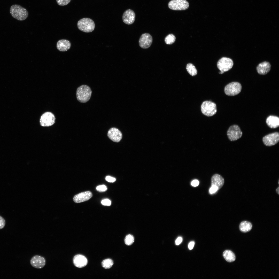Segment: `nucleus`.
<instances>
[{
	"label": "nucleus",
	"instance_id": "obj_1",
	"mask_svg": "<svg viewBox=\"0 0 279 279\" xmlns=\"http://www.w3.org/2000/svg\"><path fill=\"white\" fill-rule=\"evenodd\" d=\"M92 93L91 90L89 86L86 85H81L76 90L77 99L80 102L86 103L90 99Z\"/></svg>",
	"mask_w": 279,
	"mask_h": 279
},
{
	"label": "nucleus",
	"instance_id": "obj_9",
	"mask_svg": "<svg viewBox=\"0 0 279 279\" xmlns=\"http://www.w3.org/2000/svg\"><path fill=\"white\" fill-rule=\"evenodd\" d=\"M169 8L175 10H181L188 8L189 4L186 0H172L168 4Z\"/></svg>",
	"mask_w": 279,
	"mask_h": 279
},
{
	"label": "nucleus",
	"instance_id": "obj_32",
	"mask_svg": "<svg viewBox=\"0 0 279 279\" xmlns=\"http://www.w3.org/2000/svg\"><path fill=\"white\" fill-rule=\"evenodd\" d=\"M218 190L217 187L214 186H211L209 190L211 194H213Z\"/></svg>",
	"mask_w": 279,
	"mask_h": 279
},
{
	"label": "nucleus",
	"instance_id": "obj_17",
	"mask_svg": "<svg viewBox=\"0 0 279 279\" xmlns=\"http://www.w3.org/2000/svg\"><path fill=\"white\" fill-rule=\"evenodd\" d=\"M224 183L223 178L220 175L215 174H214L211 178V185L217 187L218 190L220 189Z\"/></svg>",
	"mask_w": 279,
	"mask_h": 279
},
{
	"label": "nucleus",
	"instance_id": "obj_34",
	"mask_svg": "<svg viewBox=\"0 0 279 279\" xmlns=\"http://www.w3.org/2000/svg\"><path fill=\"white\" fill-rule=\"evenodd\" d=\"M191 184L193 186L196 187L198 185L199 182L197 180H195L192 181Z\"/></svg>",
	"mask_w": 279,
	"mask_h": 279
},
{
	"label": "nucleus",
	"instance_id": "obj_35",
	"mask_svg": "<svg viewBox=\"0 0 279 279\" xmlns=\"http://www.w3.org/2000/svg\"><path fill=\"white\" fill-rule=\"evenodd\" d=\"M195 245V242L193 241H191L190 242L188 245L189 249L190 250L192 249Z\"/></svg>",
	"mask_w": 279,
	"mask_h": 279
},
{
	"label": "nucleus",
	"instance_id": "obj_23",
	"mask_svg": "<svg viewBox=\"0 0 279 279\" xmlns=\"http://www.w3.org/2000/svg\"><path fill=\"white\" fill-rule=\"evenodd\" d=\"M186 68L189 74L192 76H195L197 74V69L195 66L191 63L188 64L187 65Z\"/></svg>",
	"mask_w": 279,
	"mask_h": 279
},
{
	"label": "nucleus",
	"instance_id": "obj_3",
	"mask_svg": "<svg viewBox=\"0 0 279 279\" xmlns=\"http://www.w3.org/2000/svg\"><path fill=\"white\" fill-rule=\"evenodd\" d=\"M77 25L78 28L81 31L86 33L90 32L93 31L95 28L94 21L88 18H84L79 20Z\"/></svg>",
	"mask_w": 279,
	"mask_h": 279
},
{
	"label": "nucleus",
	"instance_id": "obj_31",
	"mask_svg": "<svg viewBox=\"0 0 279 279\" xmlns=\"http://www.w3.org/2000/svg\"><path fill=\"white\" fill-rule=\"evenodd\" d=\"M105 179L107 181L110 182H113L116 181L115 178L109 176H106Z\"/></svg>",
	"mask_w": 279,
	"mask_h": 279
},
{
	"label": "nucleus",
	"instance_id": "obj_33",
	"mask_svg": "<svg viewBox=\"0 0 279 279\" xmlns=\"http://www.w3.org/2000/svg\"><path fill=\"white\" fill-rule=\"evenodd\" d=\"M182 241V238L181 237H178L175 241V244L177 245H179L181 243Z\"/></svg>",
	"mask_w": 279,
	"mask_h": 279
},
{
	"label": "nucleus",
	"instance_id": "obj_20",
	"mask_svg": "<svg viewBox=\"0 0 279 279\" xmlns=\"http://www.w3.org/2000/svg\"><path fill=\"white\" fill-rule=\"evenodd\" d=\"M266 123L267 125L271 128H277L279 126V118L276 116L270 115L267 118Z\"/></svg>",
	"mask_w": 279,
	"mask_h": 279
},
{
	"label": "nucleus",
	"instance_id": "obj_11",
	"mask_svg": "<svg viewBox=\"0 0 279 279\" xmlns=\"http://www.w3.org/2000/svg\"><path fill=\"white\" fill-rule=\"evenodd\" d=\"M152 36L148 33H145L142 35L140 37L139 43L141 47L144 49L149 48L152 42Z\"/></svg>",
	"mask_w": 279,
	"mask_h": 279
},
{
	"label": "nucleus",
	"instance_id": "obj_12",
	"mask_svg": "<svg viewBox=\"0 0 279 279\" xmlns=\"http://www.w3.org/2000/svg\"><path fill=\"white\" fill-rule=\"evenodd\" d=\"M107 136L112 141L116 142H119L122 138L121 132L118 129L114 127L112 128L109 130Z\"/></svg>",
	"mask_w": 279,
	"mask_h": 279
},
{
	"label": "nucleus",
	"instance_id": "obj_18",
	"mask_svg": "<svg viewBox=\"0 0 279 279\" xmlns=\"http://www.w3.org/2000/svg\"><path fill=\"white\" fill-rule=\"evenodd\" d=\"M271 66L270 63L264 61L259 63L257 66L256 69L258 74L264 75L267 74L270 71Z\"/></svg>",
	"mask_w": 279,
	"mask_h": 279
},
{
	"label": "nucleus",
	"instance_id": "obj_10",
	"mask_svg": "<svg viewBox=\"0 0 279 279\" xmlns=\"http://www.w3.org/2000/svg\"><path fill=\"white\" fill-rule=\"evenodd\" d=\"M262 141L266 146L274 145L279 141V133L278 132H275L268 134L263 137Z\"/></svg>",
	"mask_w": 279,
	"mask_h": 279
},
{
	"label": "nucleus",
	"instance_id": "obj_19",
	"mask_svg": "<svg viewBox=\"0 0 279 279\" xmlns=\"http://www.w3.org/2000/svg\"><path fill=\"white\" fill-rule=\"evenodd\" d=\"M71 43L70 41L66 39H61L57 42L56 47L58 50L60 51H67L70 48Z\"/></svg>",
	"mask_w": 279,
	"mask_h": 279
},
{
	"label": "nucleus",
	"instance_id": "obj_28",
	"mask_svg": "<svg viewBox=\"0 0 279 279\" xmlns=\"http://www.w3.org/2000/svg\"><path fill=\"white\" fill-rule=\"evenodd\" d=\"M96 190L99 192H104L107 189V188L106 185H100L96 188Z\"/></svg>",
	"mask_w": 279,
	"mask_h": 279
},
{
	"label": "nucleus",
	"instance_id": "obj_29",
	"mask_svg": "<svg viewBox=\"0 0 279 279\" xmlns=\"http://www.w3.org/2000/svg\"><path fill=\"white\" fill-rule=\"evenodd\" d=\"M101 203L104 205L110 206L111 204V201L108 199H105L102 201Z\"/></svg>",
	"mask_w": 279,
	"mask_h": 279
},
{
	"label": "nucleus",
	"instance_id": "obj_22",
	"mask_svg": "<svg viewBox=\"0 0 279 279\" xmlns=\"http://www.w3.org/2000/svg\"><path fill=\"white\" fill-rule=\"evenodd\" d=\"M223 256L227 262H231L234 261L236 259V257L234 253L230 250H226L223 253Z\"/></svg>",
	"mask_w": 279,
	"mask_h": 279
},
{
	"label": "nucleus",
	"instance_id": "obj_2",
	"mask_svg": "<svg viewBox=\"0 0 279 279\" xmlns=\"http://www.w3.org/2000/svg\"><path fill=\"white\" fill-rule=\"evenodd\" d=\"M10 12L13 18L19 21L25 20L28 15V12L25 8L17 4L13 5L11 7Z\"/></svg>",
	"mask_w": 279,
	"mask_h": 279
},
{
	"label": "nucleus",
	"instance_id": "obj_13",
	"mask_svg": "<svg viewBox=\"0 0 279 279\" xmlns=\"http://www.w3.org/2000/svg\"><path fill=\"white\" fill-rule=\"evenodd\" d=\"M135 14L132 10L128 9L126 10L123 13L122 19L123 22L127 25L133 24L135 21Z\"/></svg>",
	"mask_w": 279,
	"mask_h": 279
},
{
	"label": "nucleus",
	"instance_id": "obj_16",
	"mask_svg": "<svg viewBox=\"0 0 279 279\" xmlns=\"http://www.w3.org/2000/svg\"><path fill=\"white\" fill-rule=\"evenodd\" d=\"M73 263L76 267L81 268L85 266L88 263L87 258L81 254H77L75 255L73 259Z\"/></svg>",
	"mask_w": 279,
	"mask_h": 279
},
{
	"label": "nucleus",
	"instance_id": "obj_21",
	"mask_svg": "<svg viewBox=\"0 0 279 279\" xmlns=\"http://www.w3.org/2000/svg\"><path fill=\"white\" fill-rule=\"evenodd\" d=\"M252 225L250 222L247 221L242 222L239 225L240 230L243 233H246L250 231L252 228Z\"/></svg>",
	"mask_w": 279,
	"mask_h": 279
},
{
	"label": "nucleus",
	"instance_id": "obj_14",
	"mask_svg": "<svg viewBox=\"0 0 279 279\" xmlns=\"http://www.w3.org/2000/svg\"><path fill=\"white\" fill-rule=\"evenodd\" d=\"M31 265L35 268L40 269L43 268L45 264V260L43 257L36 255L33 256L31 259Z\"/></svg>",
	"mask_w": 279,
	"mask_h": 279
},
{
	"label": "nucleus",
	"instance_id": "obj_26",
	"mask_svg": "<svg viewBox=\"0 0 279 279\" xmlns=\"http://www.w3.org/2000/svg\"><path fill=\"white\" fill-rule=\"evenodd\" d=\"M134 241V238L132 235L128 234L126 236L125 239V242L126 245H130L133 243Z\"/></svg>",
	"mask_w": 279,
	"mask_h": 279
},
{
	"label": "nucleus",
	"instance_id": "obj_24",
	"mask_svg": "<svg viewBox=\"0 0 279 279\" xmlns=\"http://www.w3.org/2000/svg\"><path fill=\"white\" fill-rule=\"evenodd\" d=\"M113 264V261L111 259H107L103 260L102 262V267L105 269H109Z\"/></svg>",
	"mask_w": 279,
	"mask_h": 279
},
{
	"label": "nucleus",
	"instance_id": "obj_30",
	"mask_svg": "<svg viewBox=\"0 0 279 279\" xmlns=\"http://www.w3.org/2000/svg\"><path fill=\"white\" fill-rule=\"evenodd\" d=\"M5 224V219L0 216V229L3 228L4 227Z\"/></svg>",
	"mask_w": 279,
	"mask_h": 279
},
{
	"label": "nucleus",
	"instance_id": "obj_4",
	"mask_svg": "<svg viewBox=\"0 0 279 279\" xmlns=\"http://www.w3.org/2000/svg\"><path fill=\"white\" fill-rule=\"evenodd\" d=\"M202 113L207 117H211L215 114L217 112L216 104L210 101H204L201 106Z\"/></svg>",
	"mask_w": 279,
	"mask_h": 279
},
{
	"label": "nucleus",
	"instance_id": "obj_27",
	"mask_svg": "<svg viewBox=\"0 0 279 279\" xmlns=\"http://www.w3.org/2000/svg\"><path fill=\"white\" fill-rule=\"evenodd\" d=\"M71 0H56L57 4L61 6L67 5L71 2Z\"/></svg>",
	"mask_w": 279,
	"mask_h": 279
},
{
	"label": "nucleus",
	"instance_id": "obj_36",
	"mask_svg": "<svg viewBox=\"0 0 279 279\" xmlns=\"http://www.w3.org/2000/svg\"><path fill=\"white\" fill-rule=\"evenodd\" d=\"M276 191L278 194H279V187L277 188L276 190Z\"/></svg>",
	"mask_w": 279,
	"mask_h": 279
},
{
	"label": "nucleus",
	"instance_id": "obj_8",
	"mask_svg": "<svg viewBox=\"0 0 279 279\" xmlns=\"http://www.w3.org/2000/svg\"><path fill=\"white\" fill-rule=\"evenodd\" d=\"M56 118L52 113L47 112L43 113L40 119L41 125L43 127H49L53 125L55 122Z\"/></svg>",
	"mask_w": 279,
	"mask_h": 279
},
{
	"label": "nucleus",
	"instance_id": "obj_25",
	"mask_svg": "<svg viewBox=\"0 0 279 279\" xmlns=\"http://www.w3.org/2000/svg\"><path fill=\"white\" fill-rule=\"evenodd\" d=\"M176 37L173 34H169L165 38V41L167 44H171L175 41Z\"/></svg>",
	"mask_w": 279,
	"mask_h": 279
},
{
	"label": "nucleus",
	"instance_id": "obj_5",
	"mask_svg": "<svg viewBox=\"0 0 279 279\" xmlns=\"http://www.w3.org/2000/svg\"><path fill=\"white\" fill-rule=\"evenodd\" d=\"M217 65L218 68L220 71L219 73L222 74L231 69L233 66L234 63L231 59L223 57L219 60Z\"/></svg>",
	"mask_w": 279,
	"mask_h": 279
},
{
	"label": "nucleus",
	"instance_id": "obj_7",
	"mask_svg": "<svg viewBox=\"0 0 279 279\" xmlns=\"http://www.w3.org/2000/svg\"><path fill=\"white\" fill-rule=\"evenodd\" d=\"M243 133L239 126L233 125L228 128L227 132V136L231 141H236L241 137Z\"/></svg>",
	"mask_w": 279,
	"mask_h": 279
},
{
	"label": "nucleus",
	"instance_id": "obj_15",
	"mask_svg": "<svg viewBox=\"0 0 279 279\" xmlns=\"http://www.w3.org/2000/svg\"><path fill=\"white\" fill-rule=\"evenodd\" d=\"M92 196V194L90 191H86L75 195L73 197V200L75 203H81L89 200Z\"/></svg>",
	"mask_w": 279,
	"mask_h": 279
},
{
	"label": "nucleus",
	"instance_id": "obj_6",
	"mask_svg": "<svg viewBox=\"0 0 279 279\" xmlns=\"http://www.w3.org/2000/svg\"><path fill=\"white\" fill-rule=\"evenodd\" d=\"M242 89V86L237 82H233L227 84L225 87V94L229 96H234L239 94Z\"/></svg>",
	"mask_w": 279,
	"mask_h": 279
}]
</instances>
